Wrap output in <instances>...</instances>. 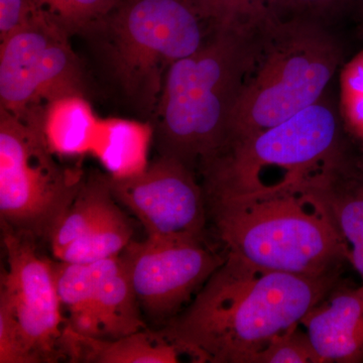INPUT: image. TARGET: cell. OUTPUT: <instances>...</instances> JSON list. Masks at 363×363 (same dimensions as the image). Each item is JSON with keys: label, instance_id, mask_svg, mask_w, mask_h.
<instances>
[{"label": "cell", "instance_id": "cell-1", "mask_svg": "<svg viewBox=\"0 0 363 363\" xmlns=\"http://www.w3.org/2000/svg\"><path fill=\"white\" fill-rule=\"evenodd\" d=\"M338 274L309 278L225 260L161 332L199 363H252L279 334L298 326L336 286Z\"/></svg>", "mask_w": 363, "mask_h": 363}, {"label": "cell", "instance_id": "cell-2", "mask_svg": "<svg viewBox=\"0 0 363 363\" xmlns=\"http://www.w3.org/2000/svg\"><path fill=\"white\" fill-rule=\"evenodd\" d=\"M259 26H213L197 51L172 65L152 116L160 156L201 173L225 147Z\"/></svg>", "mask_w": 363, "mask_h": 363}, {"label": "cell", "instance_id": "cell-3", "mask_svg": "<svg viewBox=\"0 0 363 363\" xmlns=\"http://www.w3.org/2000/svg\"><path fill=\"white\" fill-rule=\"evenodd\" d=\"M225 253L269 272L336 276L348 250L321 202L303 188L207 199Z\"/></svg>", "mask_w": 363, "mask_h": 363}, {"label": "cell", "instance_id": "cell-4", "mask_svg": "<svg viewBox=\"0 0 363 363\" xmlns=\"http://www.w3.org/2000/svg\"><path fill=\"white\" fill-rule=\"evenodd\" d=\"M343 54L329 26L269 14L257 26L255 54L231 113L226 145L317 104L327 94Z\"/></svg>", "mask_w": 363, "mask_h": 363}, {"label": "cell", "instance_id": "cell-5", "mask_svg": "<svg viewBox=\"0 0 363 363\" xmlns=\"http://www.w3.org/2000/svg\"><path fill=\"white\" fill-rule=\"evenodd\" d=\"M327 94L267 130L233 140L201 171L206 199L303 188L351 159Z\"/></svg>", "mask_w": 363, "mask_h": 363}, {"label": "cell", "instance_id": "cell-6", "mask_svg": "<svg viewBox=\"0 0 363 363\" xmlns=\"http://www.w3.org/2000/svg\"><path fill=\"white\" fill-rule=\"evenodd\" d=\"M207 26L195 0H121L94 32L125 99L154 116L169 68L201 47Z\"/></svg>", "mask_w": 363, "mask_h": 363}, {"label": "cell", "instance_id": "cell-7", "mask_svg": "<svg viewBox=\"0 0 363 363\" xmlns=\"http://www.w3.org/2000/svg\"><path fill=\"white\" fill-rule=\"evenodd\" d=\"M42 112L20 118L0 108V217L2 227L50 241L85 174L79 166L60 164L48 147Z\"/></svg>", "mask_w": 363, "mask_h": 363}, {"label": "cell", "instance_id": "cell-8", "mask_svg": "<svg viewBox=\"0 0 363 363\" xmlns=\"http://www.w3.org/2000/svg\"><path fill=\"white\" fill-rule=\"evenodd\" d=\"M7 267L0 288V333L18 339L28 363L56 362L64 358L66 321L54 262L40 255L37 241L2 227Z\"/></svg>", "mask_w": 363, "mask_h": 363}, {"label": "cell", "instance_id": "cell-9", "mask_svg": "<svg viewBox=\"0 0 363 363\" xmlns=\"http://www.w3.org/2000/svg\"><path fill=\"white\" fill-rule=\"evenodd\" d=\"M70 35L44 14L0 40V108L20 118L58 98L85 95Z\"/></svg>", "mask_w": 363, "mask_h": 363}, {"label": "cell", "instance_id": "cell-10", "mask_svg": "<svg viewBox=\"0 0 363 363\" xmlns=\"http://www.w3.org/2000/svg\"><path fill=\"white\" fill-rule=\"evenodd\" d=\"M143 313L167 323L189 305L225 260L203 241H131L119 255Z\"/></svg>", "mask_w": 363, "mask_h": 363}, {"label": "cell", "instance_id": "cell-11", "mask_svg": "<svg viewBox=\"0 0 363 363\" xmlns=\"http://www.w3.org/2000/svg\"><path fill=\"white\" fill-rule=\"evenodd\" d=\"M109 186L114 199L142 222L147 238L203 241L206 194L195 172L178 159L159 155L140 175L109 177Z\"/></svg>", "mask_w": 363, "mask_h": 363}, {"label": "cell", "instance_id": "cell-12", "mask_svg": "<svg viewBox=\"0 0 363 363\" xmlns=\"http://www.w3.org/2000/svg\"><path fill=\"white\" fill-rule=\"evenodd\" d=\"M335 286L301 325L323 362H363V284Z\"/></svg>", "mask_w": 363, "mask_h": 363}, {"label": "cell", "instance_id": "cell-13", "mask_svg": "<svg viewBox=\"0 0 363 363\" xmlns=\"http://www.w3.org/2000/svg\"><path fill=\"white\" fill-rule=\"evenodd\" d=\"M306 190L321 202L348 250V262L363 279V162L351 159Z\"/></svg>", "mask_w": 363, "mask_h": 363}, {"label": "cell", "instance_id": "cell-14", "mask_svg": "<svg viewBox=\"0 0 363 363\" xmlns=\"http://www.w3.org/2000/svg\"><path fill=\"white\" fill-rule=\"evenodd\" d=\"M64 358L70 362L93 363H176L181 350L161 330L143 329L124 337H86L66 324L63 336Z\"/></svg>", "mask_w": 363, "mask_h": 363}, {"label": "cell", "instance_id": "cell-15", "mask_svg": "<svg viewBox=\"0 0 363 363\" xmlns=\"http://www.w3.org/2000/svg\"><path fill=\"white\" fill-rule=\"evenodd\" d=\"M92 267L94 285L90 310L99 320L102 339L113 340L147 328L119 255L94 262Z\"/></svg>", "mask_w": 363, "mask_h": 363}, {"label": "cell", "instance_id": "cell-16", "mask_svg": "<svg viewBox=\"0 0 363 363\" xmlns=\"http://www.w3.org/2000/svg\"><path fill=\"white\" fill-rule=\"evenodd\" d=\"M154 140V124L150 121L100 118L90 155L111 178H131L149 167L150 145Z\"/></svg>", "mask_w": 363, "mask_h": 363}, {"label": "cell", "instance_id": "cell-17", "mask_svg": "<svg viewBox=\"0 0 363 363\" xmlns=\"http://www.w3.org/2000/svg\"><path fill=\"white\" fill-rule=\"evenodd\" d=\"M99 119L85 95H69L45 105L40 130L52 154L82 157L90 154Z\"/></svg>", "mask_w": 363, "mask_h": 363}, {"label": "cell", "instance_id": "cell-18", "mask_svg": "<svg viewBox=\"0 0 363 363\" xmlns=\"http://www.w3.org/2000/svg\"><path fill=\"white\" fill-rule=\"evenodd\" d=\"M116 201L107 174H92L85 178L75 200L50 240L54 257H58L71 243L87 233Z\"/></svg>", "mask_w": 363, "mask_h": 363}, {"label": "cell", "instance_id": "cell-19", "mask_svg": "<svg viewBox=\"0 0 363 363\" xmlns=\"http://www.w3.org/2000/svg\"><path fill=\"white\" fill-rule=\"evenodd\" d=\"M128 217L114 202L89 230L71 243L58 257L60 262L90 264L118 257L133 241Z\"/></svg>", "mask_w": 363, "mask_h": 363}, {"label": "cell", "instance_id": "cell-20", "mask_svg": "<svg viewBox=\"0 0 363 363\" xmlns=\"http://www.w3.org/2000/svg\"><path fill=\"white\" fill-rule=\"evenodd\" d=\"M39 13L68 35L93 33L121 0H30Z\"/></svg>", "mask_w": 363, "mask_h": 363}, {"label": "cell", "instance_id": "cell-21", "mask_svg": "<svg viewBox=\"0 0 363 363\" xmlns=\"http://www.w3.org/2000/svg\"><path fill=\"white\" fill-rule=\"evenodd\" d=\"M339 113L345 130L363 147V49L339 74Z\"/></svg>", "mask_w": 363, "mask_h": 363}, {"label": "cell", "instance_id": "cell-22", "mask_svg": "<svg viewBox=\"0 0 363 363\" xmlns=\"http://www.w3.org/2000/svg\"><path fill=\"white\" fill-rule=\"evenodd\" d=\"M269 7L278 18H309L327 26L351 13L360 14L363 20V0H269Z\"/></svg>", "mask_w": 363, "mask_h": 363}, {"label": "cell", "instance_id": "cell-23", "mask_svg": "<svg viewBox=\"0 0 363 363\" xmlns=\"http://www.w3.org/2000/svg\"><path fill=\"white\" fill-rule=\"evenodd\" d=\"M213 26H259L271 14L269 0H195Z\"/></svg>", "mask_w": 363, "mask_h": 363}, {"label": "cell", "instance_id": "cell-24", "mask_svg": "<svg viewBox=\"0 0 363 363\" xmlns=\"http://www.w3.org/2000/svg\"><path fill=\"white\" fill-rule=\"evenodd\" d=\"M300 325L276 336L252 363H324L307 331L298 328Z\"/></svg>", "mask_w": 363, "mask_h": 363}, {"label": "cell", "instance_id": "cell-25", "mask_svg": "<svg viewBox=\"0 0 363 363\" xmlns=\"http://www.w3.org/2000/svg\"><path fill=\"white\" fill-rule=\"evenodd\" d=\"M37 11L30 0H0V40L20 30Z\"/></svg>", "mask_w": 363, "mask_h": 363}, {"label": "cell", "instance_id": "cell-26", "mask_svg": "<svg viewBox=\"0 0 363 363\" xmlns=\"http://www.w3.org/2000/svg\"><path fill=\"white\" fill-rule=\"evenodd\" d=\"M363 21V20H362Z\"/></svg>", "mask_w": 363, "mask_h": 363}]
</instances>
